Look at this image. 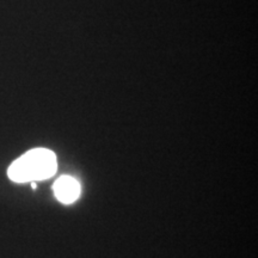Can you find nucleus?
Here are the masks:
<instances>
[{"instance_id": "f257e3e1", "label": "nucleus", "mask_w": 258, "mask_h": 258, "mask_svg": "<svg viewBox=\"0 0 258 258\" xmlns=\"http://www.w3.org/2000/svg\"><path fill=\"white\" fill-rule=\"evenodd\" d=\"M56 169L54 152L47 148H35L15 160L9 167L8 175L16 183L36 182L53 177Z\"/></svg>"}, {"instance_id": "f03ea898", "label": "nucleus", "mask_w": 258, "mask_h": 258, "mask_svg": "<svg viewBox=\"0 0 258 258\" xmlns=\"http://www.w3.org/2000/svg\"><path fill=\"white\" fill-rule=\"evenodd\" d=\"M53 190L55 194V198L60 202L70 205L79 198L80 184L78 180L73 177L62 176L54 183Z\"/></svg>"}]
</instances>
